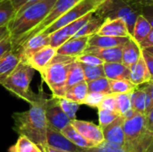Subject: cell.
I'll return each mask as SVG.
<instances>
[{"label":"cell","instance_id":"cell-13","mask_svg":"<svg viewBox=\"0 0 153 152\" xmlns=\"http://www.w3.org/2000/svg\"><path fill=\"white\" fill-rule=\"evenodd\" d=\"M124 117L119 116L115 121H113L108 125L101 128L104 140L109 143L125 146L126 145L125 133L123 130V122Z\"/></svg>","mask_w":153,"mask_h":152},{"label":"cell","instance_id":"cell-34","mask_svg":"<svg viewBox=\"0 0 153 152\" xmlns=\"http://www.w3.org/2000/svg\"><path fill=\"white\" fill-rule=\"evenodd\" d=\"M87 83H88L89 92H100L104 94L111 93L109 80L105 76L88 82Z\"/></svg>","mask_w":153,"mask_h":152},{"label":"cell","instance_id":"cell-19","mask_svg":"<svg viewBox=\"0 0 153 152\" xmlns=\"http://www.w3.org/2000/svg\"><path fill=\"white\" fill-rule=\"evenodd\" d=\"M130 37H111L106 35L93 34L90 36L88 47H99V48H106V47H114L123 46Z\"/></svg>","mask_w":153,"mask_h":152},{"label":"cell","instance_id":"cell-24","mask_svg":"<svg viewBox=\"0 0 153 152\" xmlns=\"http://www.w3.org/2000/svg\"><path fill=\"white\" fill-rule=\"evenodd\" d=\"M152 30V27L149 20L143 13H141L138 15L136 19L131 37L135 42H137L140 45L147 38V36L149 35Z\"/></svg>","mask_w":153,"mask_h":152},{"label":"cell","instance_id":"cell-11","mask_svg":"<svg viewBox=\"0 0 153 152\" xmlns=\"http://www.w3.org/2000/svg\"><path fill=\"white\" fill-rule=\"evenodd\" d=\"M71 125L84 137L88 142L94 146L104 142V136L102 129L100 125H97L91 122L74 119L71 121Z\"/></svg>","mask_w":153,"mask_h":152},{"label":"cell","instance_id":"cell-28","mask_svg":"<svg viewBox=\"0 0 153 152\" xmlns=\"http://www.w3.org/2000/svg\"><path fill=\"white\" fill-rule=\"evenodd\" d=\"M104 21L105 19L102 17L93 13L91 18L76 32L74 37H90L93 34H96L103 24Z\"/></svg>","mask_w":153,"mask_h":152},{"label":"cell","instance_id":"cell-6","mask_svg":"<svg viewBox=\"0 0 153 152\" xmlns=\"http://www.w3.org/2000/svg\"><path fill=\"white\" fill-rule=\"evenodd\" d=\"M106 1L107 0H81L66 13L45 29L42 32L50 34L51 32L74 22L75 20L86 14L95 13Z\"/></svg>","mask_w":153,"mask_h":152},{"label":"cell","instance_id":"cell-5","mask_svg":"<svg viewBox=\"0 0 153 152\" xmlns=\"http://www.w3.org/2000/svg\"><path fill=\"white\" fill-rule=\"evenodd\" d=\"M94 13L103 19H122L126 23L131 36L136 19L141 14L126 0H107Z\"/></svg>","mask_w":153,"mask_h":152},{"label":"cell","instance_id":"cell-3","mask_svg":"<svg viewBox=\"0 0 153 152\" xmlns=\"http://www.w3.org/2000/svg\"><path fill=\"white\" fill-rule=\"evenodd\" d=\"M34 72L35 70L32 67L25 62L21 61L11 73L0 82V85L16 97L31 105L39 98V91L35 93L30 89V82Z\"/></svg>","mask_w":153,"mask_h":152},{"label":"cell","instance_id":"cell-51","mask_svg":"<svg viewBox=\"0 0 153 152\" xmlns=\"http://www.w3.org/2000/svg\"><path fill=\"white\" fill-rule=\"evenodd\" d=\"M146 51H148L150 54H152L153 56V47H147V48H144Z\"/></svg>","mask_w":153,"mask_h":152},{"label":"cell","instance_id":"cell-27","mask_svg":"<svg viewBox=\"0 0 153 152\" xmlns=\"http://www.w3.org/2000/svg\"><path fill=\"white\" fill-rule=\"evenodd\" d=\"M89 92L88 90V83L86 81L82 82L73 87H71L70 89H68L65 94V99L74 101L80 105H82L84 99L86 98L87 94Z\"/></svg>","mask_w":153,"mask_h":152},{"label":"cell","instance_id":"cell-50","mask_svg":"<svg viewBox=\"0 0 153 152\" xmlns=\"http://www.w3.org/2000/svg\"><path fill=\"white\" fill-rule=\"evenodd\" d=\"M145 17L149 20V22H150V23H151V25H152L153 29V15H148V16H145Z\"/></svg>","mask_w":153,"mask_h":152},{"label":"cell","instance_id":"cell-47","mask_svg":"<svg viewBox=\"0 0 153 152\" xmlns=\"http://www.w3.org/2000/svg\"><path fill=\"white\" fill-rule=\"evenodd\" d=\"M8 35H10V31H9L8 25L1 26L0 27V40H2L4 38H5Z\"/></svg>","mask_w":153,"mask_h":152},{"label":"cell","instance_id":"cell-7","mask_svg":"<svg viewBox=\"0 0 153 152\" xmlns=\"http://www.w3.org/2000/svg\"><path fill=\"white\" fill-rule=\"evenodd\" d=\"M126 144H135L148 135L152 134L146 128V115L135 112L132 116L125 118L123 122Z\"/></svg>","mask_w":153,"mask_h":152},{"label":"cell","instance_id":"cell-16","mask_svg":"<svg viewBox=\"0 0 153 152\" xmlns=\"http://www.w3.org/2000/svg\"><path fill=\"white\" fill-rule=\"evenodd\" d=\"M97 34L111 37H131L126 23L119 18L105 19Z\"/></svg>","mask_w":153,"mask_h":152},{"label":"cell","instance_id":"cell-37","mask_svg":"<svg viewBox=\"0 0 153 152\" xmlns=\"http://www.w3.org/2000/svg\"><path fill=\"white\" fill-rule=\"evenodd\" d=\"M99 110V122L101 128L108 125L115 121L120 115L117 112L108 110V109H98Z\"/></svg>","mask_w":153,"mask_h":152},{"label":"cell","instance_id":"cell-35","mask_svg":"<svg viewBox=\"0 0 153 152\" xmlns=\"http://www.w3.org/2000/svg\"><path fill=\"white\" fill-rule=\"evenodd\" d=\"M58 102L61 108L63 109L65 114L71 119V121L76 119V113L79 109L80 104L69 100L65 98H58Z\"/></svg>","mask_w":153,"mask_h":152},{"label":"cell","instance_id":"cell-32","mask_svg":"<svg viewBox=\"0 0 153 152\" xmlns=\"http://www.w3.org/2000/svg\"><path fill=\"white\" fill-rule=\"evenodd\" d=\"M111 93L114 94H123V93H131L138 86H135L128 79H119V80H111L109 81Z\"/></svg>","mask_w":153,"mask_h":152},{"label":"cell","instance_id":"cell-2","mask_svg":"<svg viewBox=\"0 0 153 152\" xmlns=\"http://www.w3.org/2000/svg\"><path fill=\"white\" fill-rule=\"evenodd\" d=\"M56 1L38 0L25 5L15 14L8 24L13 49L16 48L21 40L48 16Z\"/></svg>","mask_w":153,"mask_h":152},{"label":"cell","instance_id":"cell-40","mask_svg":"<svg viewBox=\"0 0 153 152\" xmlns=\"http://www.w3.org/2000/svg\"><path fill=\"white\" fill-rule=\"evenodd\" d=\"M106 95L107 94L100 93V92H88L86 98L83 100L82 105H86L91 108H98Z\"/></svg>","mask_w":153,"mask_h":152},{"label":"cell","instance_id":"cell-22","mask_svg":"<svg viewBox=\"0 0 153 152\" xmlns=\"http://www.w3.org/2000/svg\"><path fill=\"white\" fill-rule=\"evenodd\" d=\"M21 62V56L16 50L12 49L0 59V82L7 77Z\"/></svg>","mask_w":153,"mask_h":152},{"label":"cell","instance_id":"cell-21","mask_svg":"<svg viewBox=\"0 0 153 152\" xmlns=\"http://www.w3.org/2000/svg\"><path fill=\"white\" fill-rule=\"evenodd\" d=\"M123 46L114 47H106V48L87 47L84 53H91L93 55H96L97 56L101 58L105 63L122 62Z\"/></svg>","mask_w":153,"mask_h":152},{"label":"cell","instance_id":"cell-15","mask_svg":"<svg viewBox=\"0 0 153 152\" xmlns=\"http://www.w3.org/2000/svg\"><path fill=\"white\" fill-rule=\"evenodd\" d=\"M90 37H73L56 48V53L72 57H77L84 53L88 47Z\"/></svg>","mask_w":153,"mask_h":152},{"label":"cell","instance_id":"cell-25","mask_svg":"<svg viewBox=\"0 0 153 152\" xmlns=\"http://www.w3.org/2000/svg\"><path fill=\"white\" fill-rule=\"evenodd\" d=\"M85 81L83 69L82 64L79 63L76 58L74 60L69 66L68 74H67V82H66V90L71 87Z\"/></svg>","mask_w":153,"mask_h":152},{"label":"cell","instance_id":"cell-31","mask_svg":"<svg viewBox=\"0 0 153 152\" xmlns=\"http://www.w3.org/2000/svg\"><path fill=\"white\" fill-rule=\"evenodd\" d=\"M15 14L16 11L12 0H2L0 2V27L8 25Z\"/></svg>","mask_w":153,"mask_h":152},{"label":"cell","instance_id":"cell-17","mask_svg":"<svg viewBox=\"0 0 153 152\" xmlns=\"http://www.w3.org/2000/svg\"><path fill=\"white\" fill-rule=\"evenodd\" d=\"M133 109L137 113L147 115L152 108V99L149 92L141 85L130 93Z\"/></svg>","mask_w":153,"mask_h":152},{"label":"cell","instance_id":"cell-26","mask_svg":"<svg viewBox=\"0 0 153 152\" xmlns=\"http://www.w3.org/2000/svg\"><path fill=\"white\" fill-rule=\"evenodd\" d=\"M61 133L70 142H72L74 144H75L76 146H78L81 149H88V148H91V147H93L94 146L92 143H91L90 142H88L84 137H82V135L71 124H69L68 125H66L61 131Z\"/></svg>","mask_w":153,"mask_h":152},{"label":"cell","instance_id":"cell-30","mask_svg":"<svg viewBox=\"0 0 153 152\" xmlns=\"http://www.w3.org/2000/svg\"><path fill=\"white\" fill-rule=\"evenodd\" d=\"M8 152H43L34 142L25 136L20 135L15 144L10 147Z\"/></svg>","mask_w":153,"mask_h":152},{"label":"cell","instance_id":"cell-45","mask_svg":"<svg viewBox=\"0 0 153 152\" xmlns=\"http://www.w3.org/2000/svg\"><path fill=\"white\" fill-rule=\"evenodd\" d=\"M140 47H141L142 49L153 47V29L151 30V32L149 33L147 38L140 44Z\"/></svg>","mask_w":153,"mask_h":152},{"label":"cell","instance_id":"cell-29","mask_svg":"<svg viewBox=\"0 0 153 152\" xmlns=\"http://www.w3.org/2000/svg\"><path fill=\"white\" fill-rule=\"evenodd\" d=\"M117 95V102L118 113L124 118H128L132 116L135 111L133 109L130 93H123V94H116Z\"/></svg>","mask_w":153,"mask_h":152},{"label":"cell","instance_id":"cell-14","mask_svg":"<svg viewBox=\"0 0 153 152\" xmlns=\"http://www.w3.org/2000/svg\"><path fill=\"white\" fill-rule=\"evenodd\" d=\"M47 142L48 146L69 152H80L81 148L70 142L60 131H56L49 126L47 130Z\"/></svg>","mask_w":153,"mask_h":152},{"label":"cell","instance_id":"cell-48","mask_svg":"<svg viewBox=\"0 0 153 152\" xmlns=\"http://www.w3.org/2000/svg\"><path fill=\"white\" fill-rule=\"evenodd\" d=\"M142 13L144 16H148V15H153V4L150 5H146L143 8L142 10Z\"/></svg>","mask_w":153,"mask_h":152},{"label":"cell","instance_id":"cell-1","mask_svg":"<svg viewBox=\"0 0 153 152\" xmlns=\"http://www.w3.org/2000/svg\"><path fill=\"white\" fill-rule=\"evenodd\" d=\"M39 98L24 112L13 114V130L20 135L25 136L34 142L43 152H48L46 106L48 99L46 93L39 88Z\"/></svg>","mask_w":153,"mask_h":152},{"label":"cell","instance_id":"cell-9","mask_svg":"<svg viewBox=\"0 0 153 152\" xmlns=\"http://www.w3.org/2000/svg\"><path fill=\"white\" fill-rule=\"evenodd\" d=\"M46 117L48 126L56 130L62 131L66 125L71 124V119L65 114L58 102V98L51 96L48 99L46 106Z\"/></svg>","mask_w":153,"mask_h":152},{"label":"cell","instance_id":"cell-49","mask_svg":"<svg viewBox=\"0 0 153 152\" xmlns=\"http://www.w3.org/2000/svg\"><path fill=\"white\" fill-rule=\"evenodd\" d=\"M48 152H69V151H61V150H57V149H54V148L48 147Z\"/></svg>","mask_w":153,"mask_h":152},{"label":"cell","instance_id":"cell-43","mask_svg":"<svg viewBox=\"0 0 153 152\" xmlns=\"http://www.w3.org/2000/svg\"><path fill=\"white\" fill-rule=\"evenodd\" d=\"M142 55L149 68V71L152 76V81H153V56L152 54H150L148 51H146L145 49H142Z\"/></svg>","mask_w":153,"mask_h":152},{"label":"cell","instance_id":"cell-10","mask_svg":"<svg viewBox=\"0 0 153 152\" xmlns=\"http://www.w3.org/2000/svg\"><path fill=\"white\" fill-rule=\"evenodd\" d=\"M49 43H50L49 34L39 32L27 39L22 45H20L17 48L13 50H16L19 53L21 56V61H24L33 53L37 52L38 50H39L44 47L48 46Z\"/></svg>","mask_w":153,"mask_h":152},{"label":"cell","instance_id":"cell-23","mask_svg":"<svg viewBox=\"0 0 153 152\" xmlns=\"http://www.w3.org/2000/svg\"><path fill=\"white\" fill-rule=\"evenodd\" d=\"M105 77L109 81L119 80V79H128L130 69L126 67L122 62H113V63H104L103 65Z\"/></svg>","mask_w":153,"mask_h":152},{"label":"cell","instance_id":"cell-52","mask_svg":"<svg viewBox=\"0 0 153 152\" xmlns=\"http://www.w3.org/2000/svg\"><path fill=\"white\" fill-rule=\"evenodd\" d=\"M1 1H2V0H0V2H1Z\"/></svg>","mask_w":153,"mask_h":152},{"label":"cell","instance_id":"cell-42","mask_svg":"<svg viewBox=\"0 0 153 152\" xmlns=\"http://www.w3.org/2000/svg\"><path fill=\"white\" fill-rule=\"evenodd\" d=\"M131 5H133L137 11L142 13V10L144 6L152 4L153 0H126Z\"/></svg>","mask_w":153,"mask_h":152},{"label":"cell","instance_id":"cell-46","mask_svg":"<svg viewBox=\"0 0 153 152\" xmlns=\"http://www.w3.org/2000/svg\"><path fill=\"white\" fill-rule=\"evenodd\" d=\"M146 128L148 132L153 134V108L146 115Z\"/></svg>","mask_w":153,"mask_h":152},{"label":"cell","instance_id":"cell-39","mask_svg":"<svg viewBox=\"0 0 153 152\" xmlns=\"http://www.w3.org/2000/svg\"><path fill=\"white\" fill-rule=\"evenodd\" d=\"M108 109L111 111H115L118 113L117 108V95L114 93L107 94L104 99H102L100 105L99 106L98 109ZM119 114V113H118Z\"/></svg>","mask_w":153,"mask_h":152},{"label":"cell","instance_id":"cell-41","mask_svg":"<svg viewBox=\"0 0 153 152\" xmlns=\"http://www.w3.org/2000/svg\"><path fill=\"white\" fill-rule=\"evenodd\" d=\"M13 49V44L10 35L4 38L2 40H0V59L9 51Z\"/></svg>","mask_w":153,"mask_h":152},{"label":"cell","instance_id":"cell-18","mask_svg":"<svg viewBox=\"0 0 153 152\" xmlns=\"http://www.w3.org/2000/svg\"><path fill=\"white\" fill-rule=\"evenodd\" d=\"M129 69V80L135 86H141L152 81V76L149 68L143 55L138 59V61L134 65H133Z\"/></svg>","mask_w":153,"mask_h":152},{"label":"cell","instance_id":"cell-12","mask_svg":"<svg viewBox=\"0 0 153 152\" xmlns=\"http://www.w3.org/2000/svg\"><path fill=\"white\" fill-rule=\"evenodd\" d=\"M56 55V49L52 47L50 45H48L47 47L40 48L37 52L33 53L23 62L28 64L35 71L40 73L52 62Z\"/></svg>","mask_w":153,"mask_h":152},{"label":"cell","instance_id":"cell-20","mask_svg":"<svg viewBox=\"0 0 153 152\" xmlns=\"http://www.w3.org/2000/svg\"><path fill=\"white\" fill-rule=\"evenodd\" d=\"M142 56V48L132 37L124 44L122 49V63L128 68L134 65Z\"/></svg>","mask_w":153,"mask_h":152},{"label":"cell","instance_id":"cell-38","mask_svg":"<svg viewBox=\"0 0 153 152\" xmlns=\"http://www.w3.org/2000/svg\"><path fill=\"white\" fill-rule=\"evenodd\" d=\"M76 60L82 64L87 65H104V61L97 56L96 55H93L91 53H83L76 57Z\"/></svg>","mask_w":153,"mask_h":152},{"label":"cell","instance_id":"cell-4","mask_svg":"<svg viewBox=\"0 0 153 152\" xmlns=\"http://www.w3.org/2000/svg\"><path fill=\"white\" fill-rule=\"evenodd\" d=\"M76 57L57 54L52 62L39 73L43 82L47 83L52 92V96L56 98H64L66 92L67 74L70 64Z\"/></svg>","mask_w":153,"mask_h":152},{"label":"cell","instance_id":"cell-44","mask_svg":"<svg viewBox=\"0 0 153 152\" xmlns=\"http://www.w3.org/2000/svg\"><path fill=\"white\" fill-rule=\"evenodd\" d=\"M35 1H38V0H12L13 2V4L15 8V11H16V13L22 8L24 7L25 5L30 4V3H33Z\"/></svg>","mask_w":153,"mask_h":152},{"label":"cell","instance_id":"cell-33","mask_svg":"<svg viewBox=\"0 0 153 152\" xmlns=\"http://www.w3.org/2000/svg\"><path fill=\"white\" fill-rule=\"evenodd\" d=\"M50 43L49 45L54 48H58L61 45H63L65 41L71 39L69 34V25H65L49 34Z\"/></svg>","mask_w":153,"mask_h":152},{"label":"cell","instance_id":"cell-36","mask_svg":"<svg viewBox=\"0 0 153 152\" xmlns=\"http://www.w3.org/2000/svg\"><path fill=\"white\" fill-rule=\"evenodd\" d=\"M82 66L83 69L85 81L87 82L105 76L103 65H87L82 64Z\"/></svg>","mask_w":153,"mask_h":152},{"label":"cell","instance_id":"cell-8","mask_svg":"<svg viewBox=\"0 0 153 152\" xmlns=\"http://www.w3.org/2000/svg\"><path fill=\"white\" fill-rule=\"evenodd\" d=\"M79 1L81 0H56V3L54 4V5L52 6L49 13L48 14V16L34 29L32 30L30 32H29L20 42V44L18 45V47L20 45H22L27 39L30 38L31 36L42 32L45 29H47L48 26H50L52 23H54L56 21H57L59 18H61L65 13H66L71 8H73ZM16 47V48H17ZM15 49V48H14Z\"/></svg>","mask_w":153,"mask_h":152}]
</instances>
